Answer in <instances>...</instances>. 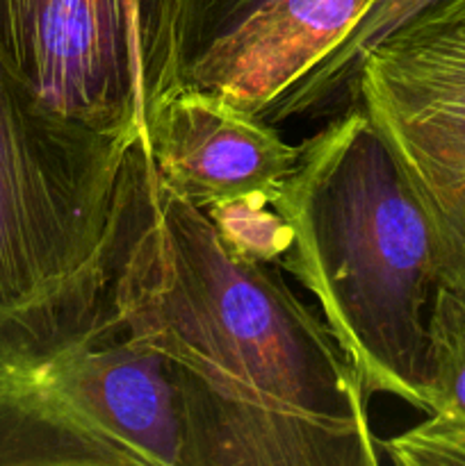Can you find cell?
Listing matches in <instances>:
<instances>
[{"instance_id":"obj_12","label":"cell","mask_w":465,"mask_h":466,"mask_svg":"<svg viewBox=\"0 0 465 466\" xmlns=\"http://www.w3.org/2000/svg\"><path fill=\"white\" fill-rule=\"evenodd\" d=\"M267 0H182V68Z\"/></svg>"},{"instance_id":"obj_7","label":"cell","mask_w":465,"mask_h":466,"mask_svg":"<svg viewBox=\"0 0 465 466\" xmlns=\"http://www.w3.org/2000/svg\"><path fill=\"white\" fill-rule=\"evenodd\" d=\"M146 159L182 198L205 209L244 194H274L299 159L276 126L212 91L181 86L150 127Z\"/></svg>"},{"instance_id":"obj_6","label":"cell","mask_w":465,"mask_h":466,"mask_svg":"<svg viewBox=\"0 0 465 466\" xmlns=\"http://www.w3.org/2000/svg\"><path fill=\"white\" fill-rule=\"evenodd\" d=\"M358 103L431 221L447 285H465V0H440L360 62Z\"/></svg>"},{"instance_id":"obj_4","label":"cell","mask_w":465,"mask_h":466,"mask_svg":"<svg viewBox=\"0 0 465 466\" xmlns=\"http://www.w3.org/2000/svg\"><path fill=\"white\" fill-rule=\"evenodd\" d=\"M137 187L140 148L50 126L0 68V317L103 289Z\"/></svg>"},{"instance_id":"obj_5","label":"cell","mask_w":465,"mask_h":466,"mask_svg":"<svg viewBox=\"0 0 465 466\" xmlns=\"http://www.w3.org/2000/svg\"><path fill=\"white\" fill-rule=\"evenodd\" d=\"M0 68L50 126L146 153L182 86V0H0Z\"/></svg>"},{"instance_id":"obj_2","label":"cell","mask_w":465,"mask_h":466,"mask_svg":"<svg viewBox=\"0 0 465 466\" xmlns=\"http://www.w3.org/2000/svg\"><path fill=\"white\" fill-rule=\"evenodd\" d=\"M272 203L292 228L281 268L315 296L365 394L429 414V317L445 258L358 103L301 141Z\"/></svg>"},{"instance_id":"obj_9","label":"cell","mask_w":465,"mask_h":466,"mask_svg":"<svg viewBox=\"0 0 465 466\" xmlns=\"http://www.w3.org/2000/svg\"><path fill=\"white\" fill-rule=\"evenodd\" d=\"M429 358L431 410L419 426L381 440V458L397 466H465V285L438 287Z\"/></svg>"},{"instance_id":"obj_10","label":"cell","mask_w":465,"mask_h":466,"mask_svg":"<svg viewBox=\"0 0 465 466\" xmlns=\"http://www.w3.org/2000/svg\"><path fill=\"white\" fill-rule=\"evenodd\" d=\"M436 3L440 0H374L345 41L264 105L258 116L278 126L296 116L322 118L340 114L351 105L356 73L367 50Z\"/></svg>"},{"instance_id":"obj_1","label":"cell","mask_w":465,"mask_h":466,"mask_svg":"<svg viewBox=\"0 0 465 466\" xmlns=\"http://www.w3.org/2000/svg\"><path fill=\"white\" fill-rule=\"evenodd\" d=\"M109 299L167 362L182 466H378L358 376L276 264L232 255L140 150L135 212Z\"/></svg>"},{"instance_id":"obj_8","label":"cell","mask_w":465,"mask_h":466,"mask_svg":"<svg viewBox=\"0 0 465 466\" xmlns=\"http://www.w3.org/2000/svg\"><path fill=\"white\" fill-rule=\"evenodd\" d=\"M374 0H267L182 68V86L258 114L326 57Z\"/></svg>"},{"instance_id":"obj_3","label":"cell","mask_w":465,"mask_h":466,"mask_svg":"<svg viewBox=\"0 0 465 466\" xmlns=\"http://www.w3.org/2000/svg\"><path fill=\"white\" fill-rule=\"evenodd\" d=\"M0 466H182L171 373L109 285L0 317Z\"/></svg>"},{"instance_id":"obj_11","label":"cell","mask_w":465,"mask_h":466,"mask_svg":"<svg viewBox=\"0 0 465 466\" xmlns=\"http://www.w3.org/2000/svg\"><path fill=\"white\" fill-rule=\"evenodd\" d=\"M222 244L249 262L276 264L285 258L292 241L290 223L274 208L272 194H244L219 200L203 209Z\"/></svg>"}]
</instances>
